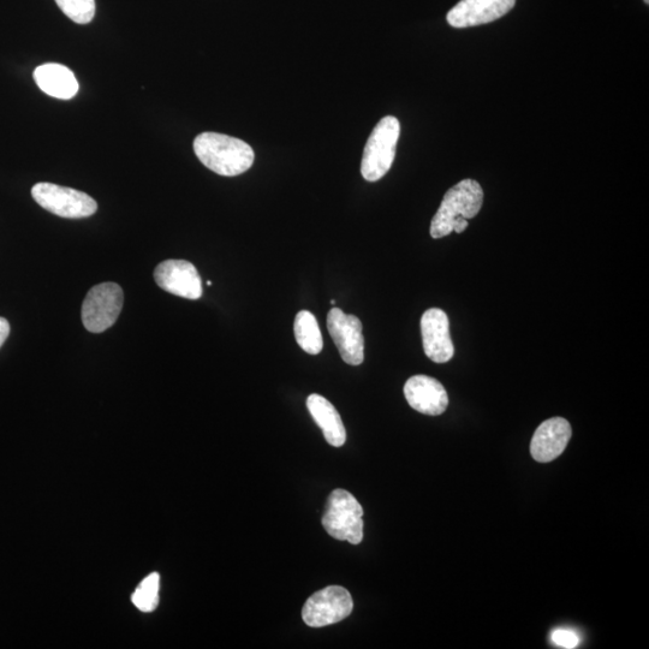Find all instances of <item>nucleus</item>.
Segmentation results:
<instances>
[{
	"instance_id": "7",
	"label": "nucleus",
	"mask_w": 649,
	"mask_h": 649,
	"mask_svg": "<svg viewBox=\"0 0 649 649\" xmlns=\"http://www.w3.org/2000/svg\"><path fill=\"white\" fill-rule=\"evenodd\" d=\"M354 601L348 589L329 586L314 593L302 610L303 622L311 628H323L342 622L353 612Z\"/></svg>"
},
{
	"instance_id": "8",
	"label": "nucleus",
	"mask_w": 649,
	"mask_h": 649,
	"mask_svg": "<svg viewBox=\"0 0 649 649\" xmlns=\"http://www.w3.org/2000/svg\"><path fill=\"white\" fill-rule=\"evenodd\" d=\"M327 330L345 363L360 366L365 361V338L359 318L344 314L342 309L332 308L327 315Z\"/></svg>"
},
{
	"instance_id": "15",
	"label": "nucleus",
	"mask_w": 649,
	"mask_h": 649,
	"mask_svg": "<svg viewBox=\"0 0 649 649\" xmlns=\"http://www.w3.org/2000/svg\"><path fill=\"white\" fill-rule=\"evenodd\" d=\"M307 408L323 431L326 442L341 448L347 442V431L337 409L325 397L317 394L308 397Z\"/></svg>"
},
{
	"instance_id": "18",
	"label": "nucleus",
	"mask_w": 649,
	"mask_h": 649,
	"mask_svg": "<svg viewBox=\"0 0 649 649\" xmlns=\"http://www.w3.org/2000/svg\"><path fill=\"white\" fill-rule=\"evenodd\" d=\"M56 3L63 14L79 25H87L94 19L95 0H56Z\"/></svg>"
},
{
	"instance_id": "3",
	"label": "nucleus",
	"mask_w": 649,
	"mask_h": 649,
	"mask_svg": "<svg viewBox=\"0 0 649 649\" xmlns=\"http://www.w3.org/2000/svg\"><path fill=\"white\" fill-rule=\"evenodd\" d=\"M401 124L396 117L387 116L373 129L363 151L361 174L368 182H377L390 171L396 157Z\"/></svg>"
},
{
	"instance_id": "20",
	"label": "nucleus",
	"mask_w": 649,
	"mask_h": 649,
	"mask_svg": "<svg viewBox=\"0 0 649 649\" xmlns=\"http://www.w3.org/2000/svg\"><path fill=\"white\" fill-rule=\"evenodd\" d=\"M9 333H10L9 321L5 318L0 317V348H2L4 342L7 341V338L9 337Z\"/></svg>"
},
{
	"instance_id": "19",
	"label": "nucleus",
	"mask_w": 649,
	"mask_h": 649,
	"mask_svg": "<svg viewBox=\"0 0 649 649\" xmlns=\"http://www.w3.org/2000/svg\"><path fill=\"white\" fill-rule=\"evenodd\" d=\"M552 640L559 647L573 649L579 646L580 639L574 631L558 629L552 634Z\"/></svg>"
},
{
	"instance_id": "13",
	"label": "nucleus",
	"mask_w": 649,
	"mask_h": 649,
	"mask_svg": "<svg viewBox=\"0 0 649 649\" xmlns=\"http://www.w3.org/2000/svg\"><path fill=\"white\" fill-rule=\"evenodd\" d=\"M571 426L563 418L546 420L535 431L531 452L535 461L549 463L561 456L570 442Z\"/></svg>"
},
{
	"instance_id": "17",
	"label": "nucleus",
	"mask_w": 649,
	"mask_h": 649,
	"mask_svg": "<svg viewBox=\"0 0 649 649\" xmlns=\"http://www.w3.org/2000/svg\"><path fill=\"white\" fill-rule=\"evenodd\" d=\"M159 586L160 576L158 574H151L140 583L133 595V603L140 611L152 612L156 610L159 603Z\"/></svg>"
},
{
	"instance_id": "21",
	"label": "nucleus",
	"mask_w": 649,
	"mask_h": 649,
	"mask_svg": "<svg viewBox=\"0 0 649 649\" xmlns=\"http://www.w3.org/2000/svg\"><path fill=\"white\" fill-rule=\"evenodd\" d=\"M331 305L335 306L336 305V300H331Z\"/></svg>"
},
{
	"instance_id": "16",
	"label": "nucleus",
	"mask_w": 649,
	"mask_h": 649,
	"mask_svg": "<svg viewBox=\"0 0 649 649\" xmlns=\"http://www.w3.org/2000/svg\"><path fill=\"white\" fill-rule=\"evenodd\" d=\"M294 331L297 344L307 354L318 355L323 350L324 342L318 320L311 312L301 311L297 313Z\"/></svg>"
},
{
	"instance_id": "5",
	"label": "nucleus",
	"mask_w": 649,
	"mask_h": 649,
	"mask_svg": "<svg viewBox=\"0 0 649 649\" xmlns=\"http://www.w3.org/2000/svg\"><path fill=\"white\" fill-rule=\"evenodd\" d=\"M123 290L116 283L95 285L82 305L81 318L86 330L101 333L115 325L122 312Z\"/></svg>"
},
{
	"instance_id": "4",
	"label": "nucleus",
	"mask_w": 649,
	"mask_h": 649,
	"mask_svg": "<svg viewBox=\"0 0 649 649\" xmlns=\"http://www.w3.org/2000/svg\"><path fill=\"white\" fill-rule=\"evenodd\" d=\"M363 514L365 512L353 494L338 488L327 499L323 526L332 538L359 545L365 527Z\"/></svg>"
},
{
	"instance_id": "1",
	"label": "nucleus",
	"mask_w": 649,
	"mask_h": 649,
	"mask_svg": "<svg viewBox=\"0 0 649 649\" xmlns=\"http://www.w3.org/2000/svg\"><path fill=\"white\" fill-rule=\"evenodd\" d=\"M202 164L220 176L234 177L252 168L255 154L246 142L218 133H202L194 140Z\"/></svg>"
},
{
	"instance_id": "9",
	"label": "nucleus",
	"mask_w": 649,
	"mask_h": 649,
	"mask_svg": "<svg viewBox=\"0 0 649 649\" xmlns=\"http://www.w3.org/2000/svg\"><path fill=\"white\" fill-rule=\"evenodd\" d=\"M154 279L160 289L188 300H199L202 283L196 267L186 260H166L157 266Z\"/></svg>"
},
{
	"instance_id": "22",
	"label": "nucleus",
	"mask_w": 649,
	"mask_h": 649,
	"mask_svg": "<svg viewBox=\"0 0 649 649\" xmlns=\"http://www.w3.org/2000/svg\"><path fill=\"white\" fill-rule=\"evenodd\" d=\"M207 285H208V287H211L212 282H211V281H208V282H207Z\"/></svg>"
},
{
	"instance_id": "11",
	"label": "nucleus",
	"mask_w": 649,
	"mask_h": 649,
	"mask_svg": "<svg viewBox=\"0 0 649 649\" xmlns=\"http://www.w3.org/2000/svg\"><path fill=\"white\" fill-rule=\"evenodd\" d=\"M515 4L516 0H461L449 11L446 20L454 28L486 25L502 19Z\"/></svg>"
},
{
	"instance_id": "2",
	"label": "nucleus",
	"mask_w": 649,
	"mask_h": 649,
	"mask_svg": "<svg viewBox=\"0 0 649 649\" xmlns=\"http://www.w3.org/2000/svg\"><path fill=\"white\" fill-rule=\"evenodd\" d=\"M484 204V190L474 180H464L445 194L431 223V236L443 238L454 231L457 219H473Z\"/></svg>"
},
{
	"instance_id": "6",
	"label": "nucleus",
	"mask_w": 649,
	"mask_h": 649,
	"mask_svg": "<svg viewBox=\"0 0 649 649\" xmlns=\"http://www.w3.org/2000/svg\"><path fill=\"white\" fill-rule=\"evenodd\" d=\"M32 195L44 210L62 218H87L93 216L98 210V204L91 196L80 190L57 186V184H35Z\"/></svg>"
},
{
	"instance_id": "23",
	"label": "nucleus",
	"mask_w": 649,
	"mask_h": 649,
	"mask_svg": "<svg viewBox=\"0 0 649 649\" xmlns=\"http://www.w3.org/2000/svg\"><path fill=\"white\" fill-rule=\"evenodd\" d=\"M645 3L648 4V3H649V0H645Z\"/></svg>"
},
{
	"instance_id": "14",
	"label": "nucleus",
	"mask_w": 649,
	"mask_h": 649,
	"mask_svg": "<svg viewBox=\"0 0 649 649\" xmlns=\"http://www.w3.org/2000/svg\"><path fill=\"white\" fill-rule=\"evenodd\" d=\"M34 80L41 91L53 98L69 100L79 92V82L73 71L62 64L40 65L34 71Z\"/></svg>"
},
{
	"instance_id": "10",
	"label": "nucleus",
	"mask_w": 649,
	"mask_h": 649,
	"mask_svg": "<svg viewBox=\"0 0 649 649\" xmlns=\"http://www.w3.org/2000/svg\"><path fill=\"white\" fill-rule=\"evenodd\" d=\"M421 333L428 359L446 363L454 357L455 347L450 336L449 318L442 309L431 308L422 315Z\"/></svg>"
},
{
	"instance_id": "12",
	"label": "nucleus",
	"mask_w": 649,
	"mask_h": 649,
	"mask_svg": "<svg viewBox=\"0 0 649 649\" xmlns=\"http://www.w3.org/2000/svg\"><path fill=\"white\" fill-rule=\"evenodd\" d=\"M404 396L409 406L421 414L442 415L449 406L445 387L437 379L427 375H414L404 385Z\"/></svg>"
}]
</instances>
